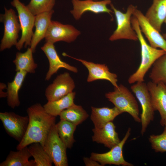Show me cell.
Instances as JSON below:
<instances>
[{"label":"cell","instance_id":"obj_29","mask_svg":"<svg viewBox=\"0 0 166 166\" xmlns=\"http://www.w3.org/2000/svg\"><path fill=\"white\" fill-rule=\"evenodd\" d=\"M149 77L154 83L162 82L166 85V53L153 63Z\"/></svg>","mask_w":166,"mask_h":166},{"label":"cell","instance_id":"obj_21","mask_svg":"<svg viewBox=\"0 0 166 166\" xmlns=\"http://www.w3.org/2000/svg\"><path fill=\"white\" fill-rule=\"evenodd\" d=\"M145 16L151 24L160 32L166 17V0H153Z\"/></svg>","mask_w":166,"mask_h":166},{"label":"cell","instance_id":"obj_28","mask_svg":"<svg viewBox=\"0 0 166 166\" xmlns=\"http://www.w3.org/2000/svg\"><path fill=\"white\" fill-rule=\"evenodd\" d=\"M28 150L34 158L35 166H51L52 161L44 146L39 143L32 144Z\"/></svg>","mask_w":166,"mask_h":166},{"label":"cell","instance_id":"obj_13","mask_svg":"<svg viewBox=\"0 0 166 166\" xmlns=\"http://www.w3.org/2000/svg\"><path fill=\"white\" fill-rule=\"evenodd\" d=\"M73 9L70 11L75 19H79L85 12L90 11L95 14L106 13L110 15L113 13L107 6L111 3V0H71Z\"/></svg>","mask_w":166,"mask_h":166},{"label":"cell","instance_id":"obj_23","mask_svg":"<svg viewBox=\"0 0 166 166\" xmlns=\"http://www.w3.org/2000/svg\"><path fill=\"white\" fill-rule=\"evenodd\" d=\"M32 156L27 146L17 151H11L0 166H35L34 160H29Z\"/></svg>","mask_w":166,"mask_h":166},{"label":"cell","instance_id":"obj_16","mask_svg":"<svg viewBox=\"0 0 166 166\" xmlns=\"http://www.w3.org/2000/svg\"><path fill=\"white\" fill-rule=\"evenodd\" d=\"M147 85L153 109L159 112L161 117L160 123L164 126L166 120V85L162 82L156 84L152 81Z\"/></svg>","mask_w":166,"mask_h":166},{"label":"cell","instance_id":"obj_35","mask_svg":"<svg viewBox=\"0 0 166 166\" xmlns=\"http://www.w3.org/2000/svg\"><path fill=\"white\" fill-rule=\"evenodd\" d=\"M94 0V1H99V0Z\"/></svg>","mask_w":166,"mask_h":166},{"label":"cell","instance_id":"obj_10","mask_svg":"<svg viewBox=\"0 0 166 166\" xmlns=\"http://www.w3.org/2000/svg\"><path fill=\"white\" fill-rule=\"evenodd\" d=\"M80 34V31L71 25L51 20L45 38L46 42L54 44L64 41L70 43L74 41Z\"/></svg>","mask_w":166,"mask_h":166},{"label":"cell","instance_id":"obj_18","mask_svg":"<svg viewBox=\"0 0 166 166\" xmlns=\"http://www.w3.org/2000/svg\"><path fill=\"white\" fill-rule=\"evenodd\" d=\"M116 127L112 121L106 124L101 128L94 127L92 129L93 141L103 144L104 146L111 149L121 141L118 133L116 131Z\"/></svg>","mask_w":166,"mask_h":166},{"label":"cell","instance_id":"obj_25","mask_svg":"<svg viewBox=\"0 0 166 166\" xmlns=\"http://www.w3.org/2000/svg\"><path fill=\"white\" fill-rule=\"evenodd\" d=\"M75 95L76 93L73 92L58 100L48 101L43 107L47 113L56 117L74 104Z\"/></svg>","mask_w":166,"mask_h":166},{"label":"cell","instance_id":"obj_31","mask_svg":"<svg viewBox=\"0 0 166 166\" xmlns=\"http://www.w3.org/2000/svg\"><path fill=\"white\" fill-rule=\"evenodd\" d=\"M163 132L159 135H152L149 138L152 148L156 152H166V120L164 122Z\"/></svg>","mask_w":166,"mask_h":166},{"label":"cell","instance_id":"obj_34","mask_svg":"<svg viewBox=\"0 0 166 166\" xmlns=\"http://www.w3.org/2000/svg\"><path fill=\"white\" fill-rule=\"evenodd\" d=\"M164 22L166 24V18H165V19L164 20ZM163 36L164 37V38L165 39H166V32L164 34Z\"/></svg>","mask_w":166,"mask_h":166},{"label":"cell","instance_id":"obj_7","mask_svg":"<svg viewBox=\"0 0 166 166\" xmlns=\"http://www.w3.org/2000/svg\"><path fill=\"white\" fill-rule=\"evenodd\" d=\"M43 146L55 166H68L67 148L58 135L56 124L48 133Z\"/></svg>","mask_w":166,"mask_h":166},{"label":"cell","instance_id":"obj_6","mask_svg":"<svg viewBox=\"0 0 166 166\" xmlns=\"http://www.w3.org/2000/svg\"><path fill=\"white\" fill-rule=\"evenodd\" d=\"M4 10L5 13L0 15V21L4 26L3 35L0 45V51L16 45L21 30L18 17L14 10L11 8L8 9L5 7Z\"/></svg>","mask_w":166,"mask_h":166},{"label":"cell","instance_id":"obj_27","mask_svg":"<svg viewBox=\"0 0 166 166\" xmlns=\"http://www.w3.org/2000/svg\"><path fill=\"white\" fill-rule=\"evenodd\" d=\"M56 125L58 135L67 148H71L75 141L73 135L77 126L66 121L61 120Z\"/></svg>","mask_w":166,"mask_h":166},{"label":"cell","instance_id":"obj_26","mask_svg":"<svg viewBox=\"0 0 166 166\" xmlns=\"http://www.w3.org/2000/svg\"><path fill=\"white\" fill-rule=\"evenodd\" d=\"M59 116L60 120L66 121L77 126L85 121L89 115L81 106L74 104L61 112Z\"/></svg>","mask_w":166,"mask_h":166},{"label":"cell","instance_id":"obj_4","mask_svg":"<svg viewBox=\"0 0 166 166\" xmlns=\"http://www.w3.org/2000/svg\"><path fill=\"white\" fill-rule=\"evenodd\" d=\"M110 5L116 17L117 27L110 37L109 40L111 41L121 39L138 40L137 35L132 27L131 22V17L137 7L130 5L126 12L124 13L117 9L112 3Z\"/></svg>","mask_w":166,"mask_h":166},{"label":"cell","instance_id":"obj_14","mask_svg":"<svg viewBox=\"0 0 166 166\" xmlns=\"http://www.w3.org/2000/svg\"><path fill=\"white\" fill-rule=\"evenodd\" d=\"M62 55L71 57L81 62L88 69L89 74L87 81L91 82L98 80H105L110 82L114 87L118 86L117 75L110 72L108 66L105 64L95 63L91 61L70 56L65 53H63Z\"/></svg>","mask_w":166,"mask_h":166},{"label":"cell","instance_id":"obj_32","mask_svg":"<svg viewBox=\"0 0 166 166\" xmlns=\"http://www.w3.org/2000/svg\"><path fill=\"white\" fill-rule=\"evenodd\" d=\"M83 160L86 166H102L98 162L90 157H84L83 158Z\"/></svg>","mask_w":166,"mask_h":166},{"label":"cell","instance_id":"obj_33","mask_svg":"<svg viewBox=\"0 0 166 166\" xmlns=\"http://www.w3.org/2000/svg\"><path fill=\"white\" fill-rule=\"evenodd\" d=\"M7 87L6 85L4 83H0V97L5 98L7 97V92H3V90L7 89Z\"/></svg>","mask_w":166,"mask_h":166},{"label":"cell","instance_id":"obj_8","mask_svg":"<svg viewBox=\"0 0 166 166\" xmlns=\"http://www.w3.org/2000/svg\"><path fill=\"white\" fill-rule=\"evenodd\" d=\"M131 89L141 106V133L143 135L148 125L154 118L155 111L152 107L150 94L147 84L144 82H136L131 86Z\"/></svg>","mask_w":166,"mask_h":166},{"label":"cell","instance_id":"obj_11","mask_svg":"<svg viewBox=\"0 0 166 166\" xmlns=\"http://www.w3.org/2000/svg\"><path fill=\"white\" fill-rule=\"evenodd\" d=\"M131 128H129L124 137L120 142L106 152L100 153L92 152L90 158L98 162L102 166L106 164H113L123 166H132L133 165L126 161L123 154L124 145L131 133Z\"/></svg>","mask_w":166,"mask_h":166},{"label":"cell","instance_id":"obj_12","mask_svg":"<svg viewBox=\"0 0 166 166\" xmlns=\"http://www.w3.org/2000/svg\"><path fill=\"white\" fill-rule=\"evenodd\" d=\"M74 82L67 72L57 76L53 82L46 88L45 95L48 101L58 100L73 92Z\"/></svg>","mask_w":166,"mask_h":166},{"label":"cell","instance_id":"obj_2","mask_svg":"<svg viewBox=\"0 0 166 166\" xmlns=\"http://www.w3.org/2000/svg\"><path fill=\"white\" fill-rule=\"evenodd\" d=\"M131 22L140 44L141 61L137 69L128 79L130 84L144 82V76L149 68L158 58L166 53L164 50L154 48L147 43L142 35L138 20L133 15L131 17Z\"/></svg>","mask_w":166,"mask_h":166},{"label":"cell","instance_id":"obj_9","mask_svg":"<svg viewBox=\"0 0 166 166\" xmlns=\"http://www.w3.org/2000/svg\"><path fill=\"white\" fill-rule=\"evenodd\" d=\"M0 119L7 133L20 142L26 131L28 116H22L13 112H0Z\"/></svg>","mask_w":166,"mask_h":166},{"label":"cell","instance_id":"obj_3","mask_svg":"<svg viewBox=\"0 0 166 166\" xmlns=\"http://www.w3.org/2000/svg\"><path fill=\"white\" fill-rule=\"evenodd\" d=\"M105 97L122 113H128L135 121L141 122L137 101L126 87L121 84L114 87L113 91L105 93Z\"/></svg>","mask_w":166,"mask_h":166},{"label":"cell","instance_id":"obj_30","mask_svg":"<svg viewBox=\"0 0 166 166\" xmlns=\"http://www.w3.org/2000/svg\"><path fill=\"white\" fill-rule=\"evenodd\" d=\"M55 0H30L26 6L34 16L53 10Z\"/></svg>","mask_w":166,"mask_h":166},{"label":"cell","instance_id":"obj_20","mask_svg":"<svg viewBox=\"0 0 166 166\" xmlns=\"http://www.w3.org/2000/svg\"><path fill=\"white\" fill-rule=\"evenodd\" d=\"M90 119L94 128H101L108 123L113 121L118 116L122 113L117 108L106 107L97 108L91 107Z\"/></svg>","mask_w":166,"mask_h":166},{"label":"cell","instance_id":"obj_24","mask_svg":"<svg viewBox=\"0 0 166 166\" xmlns=\"http://www.w3.org/2000/svg\"><path fill=\"white\" fill-rule=\"evenodd\" d=\"M34 53L30 47L24 53L17 52L15 59L13 61L16 72L23 71L30 73H34L38 67L33 57Z\"/></svg>","mask_w":166,"mask_h":166},{"label":"cell","instance_id":"obj_17","mask_svg":"<svg viewBox=\"0 0 166 166\" xmlns=\"http://www.w3.org/2000/svg\"><path fill=\"white\" fill-rule=\"evenodd\" d=\"M54 44L46 42L41 49L46 56L49 62V67L45 77V80L48 81L52 76L57 73L61 68H63L74 73H77L78 70L74 66L61 60L58 55Z\"/></svg>","mask_w":166,"mask_h":166},{"label":"cell","instance_id":"obj_15","mask_svg":"<svg viewBox=\"0 0 166 166\" xmlns=\"http://www.w3.org/2000/svg\"><path fill=\"white\" fill-rule=\"evenodd\" d=\"M133 15L137 19L141 31L144 34L152 47L159 48L166 52V40L154 27L149 22L145 15L137 8L135 10Z\"/></svg>","mask_w":166,"mask_h":166},{"label":"cell","instance_id":"obj_1","mask_svg":"<svg viewBox=\"0 0 166 166\" xmlns=\"http://www.w3.org/2000/svg\"><path fill=\"white\" fill-rule=\"evenodd\" d=\"M26 111L29 118L28 126L24 137L16 147L17 150L35 143L44 146L48 133L56 124V117L47 113L40 103L32 105Z\"/></svg>","mask_w":166,"mask_h":166},{"label":"cell","instance_id":"obj_5","mask_svg":"<svg viewBox=\"0 0 166 166\" xmlns=\"http://www.w3.org/2000/svg\"><path fill=\"white\" fill-rule=\"evenodd\" d=\"M11 4L17 10L21 28V36L15 45L16 48L20 50L24 45L25 48L30 46L34 34L33 30L34 26L35 16L19 0H13Z\"/></svg>","mask_w":166,"mask_h":166},{"label":"cell","instance_id":"obj_22","mask_svg":"<svg viewBox=\"0 0 166 166\" xmlns=\"http://www.w3.org/2000/svg\"><path fill=\"white\" fill-rule=\"evenodd\" d=\"M27 73L23 71L17 72L13 81L7 83V103L9 107L13 109L19 106L20 105L19 91Z\"/></svg>","mask_w":166,"mask_h":166},{"label":"cell","instance_id":"obj_19","mask_svg":"<svg viewBox=\"0 0 166 166\" xmlns=\"http://www.w3.org/2000/svg\"><path fill=\"white\" fill-rule=\"evenodd\" d=\"M54 12V11L53 10L35 16V30L30 45V48L34 53L35 52L38 44L45 38Z\"/></svg>","mask_w":166,"mask_h":166}]
</instances>
